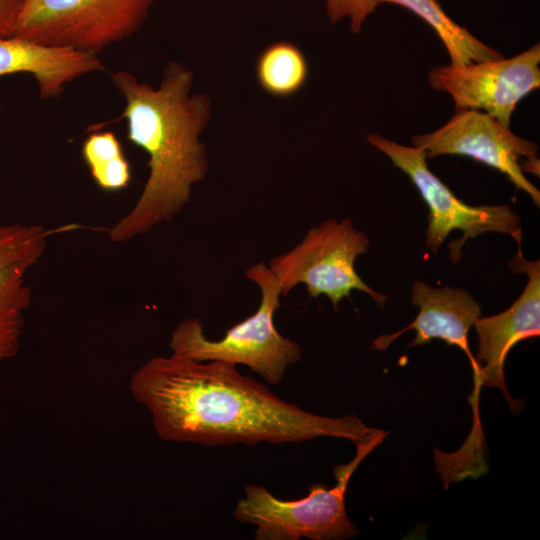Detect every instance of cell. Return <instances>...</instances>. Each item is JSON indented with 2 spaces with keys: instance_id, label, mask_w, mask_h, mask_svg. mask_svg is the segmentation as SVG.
I'll use <instances>...</instances> for the list:
<instances>
[{
  "instance_id": "obj_1",
  "label": "cell",
  "mask_w": 540,
  "mask_h": 540,
  "mask_svg": "<svg viewBox=\"0 0 540 540\" xmlns=\"http://www.w3.org/2000/svg\"><path fill=\"white\" fill-rule=\"evenodd\" d=\"M129 387L164 441L211 447L333 437L359 444L382 443L387 434L353 414L309 413L224 361L154 356L132 374Z\"/></svg>"
},
{
  "instance_id": "obj_2",
  "label": "cell",
  "mask_w": 540,
  "mask_h": 540,
  "mask_svg": "<svg viewBox=\"0 0 540 540\" xmlns=\"http://www.w3.org/2000/svg\"><path fill=\"white\" fill-rule=\"evenodd\" d=\"M112 80L125 99L127 138L149 157V175L138 200L109 229V239L120 243L172 221L190 201L193 185L209 169L200 135L212 111L206 94H190L193 74L177 61L165 67L157 89L123 70Z\"/></svg>"
},
{
  "instance_id": "obj_3",
  "label": "cell",
  "mask_w": 540,
  "mask_h": 540,
  "mask_svg": "<svg viewBox=\"0 0 540 540\" xmlns=\"http://www.w3.org/2000/svg\"><path fill=\"white\" fill-rule=\"evenodd\" d=\"M246 277L260 289L257 310L229 328L220 340L208 339L198 318H186L174 329L169 342L172 354L197 361L218 360L243 364L267 383L279 385L290 365L302 358L298 343L281 335L274 324L280 306L278 282L264 263L252 265Z\"/></svg>"
},
{
  "instance_id": "obj_4",
  "label": "cell",
  "mask_w": 540,
  "mask_h": 540,
  "mask_svg": "<svg viewBox=\"0 0 540 540\" xmlns=\"http://www.w3.org/2000/svg\"><path fill=\"white\" fill-rule=\"evenodd\" d=\"M379 444H356L354 459L334 468V487L314 484L308 495L298 500H282L265 486L247 485L236 504L234 517L257 527L256 540H342L357 536L359 531L346 513L345 492L355 469Z\"/></svg>"
},
{
  "instance_id": "obj_5",
  "label": "cell",
  "mask_w": 540,
  "mask_h": 540,
  "mask_svg": "<svg viewBox=\"0 0 540 540\" xmlns=\"http://www.w3.org/2000/svg\"><path fill=\"white\" fill-rule=\"evenodd\" d=\"M370 241L357 230L351 219H330L311 228L289 251L269 262L280 287L287 296L297 285H306L310 297L327 296L334 309L352 290L368 294L384 308L388 297L370 288L355 270L356 258L368 251Z\"/></svg>"
},
{
  "instance_id": "obj_6",
  "label": "cell",
  "mask_w": 540,
  "mask_h": 540,
  "mask_svg": "<svg viewBox=\"0 0 540 540\" xmlns=\"http://www.w3.org/2000/svg\"><path fill=\"white\" fill-rule=\"evenodd\" d=\"M155 0H27L13 37L98 53L140 30Z\"/></svg>"
},
{
  "instance_id": "obj_7",
  "label": "cell",
  "mask_w": 540,
  "mask_h": 540,
  "mask_svg": "<svg viewBox=\"0 0 540 540\" xmlns=\"http://www.w3.org/2000/svg\"><path fill=\"white\" fill-rule=\"evenodd\" d=\"M367 139L409 176L427 204L429 223L425 245L429 250L436 253L453 230L463 232V236L449 246L453 263L460 260L465 242L483 233L508 234L521 242L520 218L509 205H468L430 171L421 149L398 144L376 133L368 134Z\"/></svg>"
},
{
  "instance_id": "obj_8",
  "label": "cell",
  "mask_w": 540,
  "mask_h": 540,
  "mask_svg": "<svg viewBox=\"0 0 540 540\" xmlns=\"http://www.w3.org/2000/svg\"><path fill=\"white\" fill-rule=\"evenodd\" d=\"M540 45L505 59L440 66L430 70L432 88L448 93L457 110L474 109L510 127L519 101L540 86Z\"/></svg>"
},
{
  "instance_id": "obj_9",
  "label": "cell",
  "mask_w": 540,
  "mask_h": 540,
  "mask_svg": "<svg viewBox=\"0 0 540 540\" xmlns=\"http://www.w3.org/2000/svg\"><path fill=\"white\" fill-rule=\"evenodd\" d=\"M426 158L440 155L470 157L505 174L516 188L526 192L539 207L540 191L524 176L522 158L538 159V145L515 135L510 127L489 114L457 110L438 130L412 138Z\"/></svg>"
},
{
  "instance_id": "obj_10",
  "label": "cell",
  "mask_w": 540,
  "mask_h": 540,
  "mask_svg": "<svg viewBox=\"0 0 540 540\" xmlns=\"http://www.w3.org/2000/svg\"><path fill=\"white\" fill-rule=\"evenodd\" d=\"M518 242V254L508 264L512 271L528 277L519 298L505 311L490 317H479L474 327L477 332V353L474 356L473 378L475 389L471 404L477 402L482 387L499 388L514 410L516 401L509 395L504 364L510 350L520 341L540 335V262L526 260Z\"/></svg>"
},
{
  "instance_id": "obj_11",
  "label": "cell",
  "mask_w": 540,
  "mask_h": 540,
  "mask_svg": "<svg viewBox=\"0 0 540 540\" xmlns=\"http://www.w3.org/2000/svg\"><path fill=\"white\" fill-rule=\"evenodd\" d=\"M50 234L41 225L0 222V366L19 352L32 297L27 276Z\"/></svg>"
},
{
  "instance_id": "obj_12",
  "label": "cell",
  "mask_w": 540,
  "mask_h": 540,
  "mask_svg": "<svg viewBox=\"0 0 540 540\" xmlns=\"http://www.w3.org/2000/svg\"><path fill=\"white\" fill-rule=\"evenodd\" d=\"M411 300L419 308L414 321L398 332L378 336L371 348L385 351L396 338L413 329L416 336L409 347L441 339L448 346L460 348L467 355L473 371L475 361L468 346V331L481 317V306L475 298L462 288H434L418 280L413 283Z\"/></svg>"
},
{
  "instance_id": "obj_13",
  "label": "cell",
  "mask_w": 540,
  "mask_h": 540,
  "mask_svg": "<svg viewBox=\"0 0 540 540\" xmlns=\"http://www.w3.org/2000/svg\"><path fill=\"white\" fill-rule=\"evenodd\" d=\"M95 53L67 47H50L17 37H0V78L31 74L42 99L57 98L67 83L103 70Z\"/></svg>"
},
{
  "instance_id": "obj_14",
  "label": "cell",
  "mask_w": 540,
  "mask_h": 540,
  "mask_svg": "<svg viewBox=\"0 0 540 540\" xmlns=\"http://www.w3.org/2000/svg\"><path fill=\"white\" fill-rule=\"evenodd\" d=\"M377 2L402 6L428 23L444 44L452 65L503 58L499 51L481 42L466 28L454 22L443 11L437 0H377Z\"/></svg>"
},
{
  "instance_id": "obj_15",
  "label": "cell",
  "mask_w": 540,
  "mask_h": 540,
  "mask_svg": "<svg viewBox=\"0 0 540 540\" xmlns=\"http://www.w3.org/2000/svg\"><path fill=\"white\" fill-rule=\"evenodd\" d=\"M256 79L264 92L274 97H289L299 92L308 77V64L300 48L289 41L266 46L255 66Z\"/></svg>"
},
{
  "instance_id": "obj_16",
  "label": "cell",
  "mask_w": 540,
  "mask_h": 540,
  "mask_svg": "<svg viewBox=\"0 0 540 540\" xmlns=\"http://www.w3.org/2000/svg\"><path fill=\"white\" fill-rule=\"evenodd\" d=\"M82 156L93 180L102 190L117 191L128 186L130 165L113 132L91 133L82 145Z\"/></svg>"
},
{
  "instance_id": "obj_17",
  "label": "cell",
  "mask_w": 540,
  "mask_h": 540,
  "mask_svg": "<svg viewBox=\"0 0 540 540\" xmlns=\"http://www.w3.org/2000/svg\"><path fill=\"white\" fill-rule=\"evenodd\" d=\"M378 5L377 0H326V13L332 24L348 18L351 31L358 34Z\"/></svg>"
},
{
  "instance_id": "obj_18",
  "label": "cell",
  "mask_w": 540,
  "mask_h": 540,
  "mask_svg": "<svg viewBox=\"0 0 540 540\" xmlns=\"http://www.w3.org/2000/svg\"><path fill=\"white\" fill-rule=\"evenodd\" d=\"M27 0H0V37H10Z\"/></svg>"
}]
</instances>
